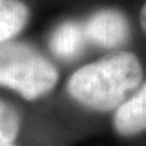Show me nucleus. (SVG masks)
<instances>
[{"label":"nucleus","instance_id":"423d86ee","mask_svg":"<svg viewBox=\"0 0 146 146\" xmlns=\"http://www.w3.org/2000/svg\"><path fill=\"white\" fill-rule=\"evenodd\" d=\"M30 11L22 0H0V42L11 41L26 27Z\"/></svg>","mask_w":146,"mask_h":146},{"label":"nucleus","instance_id":"20e7f679","mask_svg":"<svg viewBox=\"0 0 146 146\" xmlns=\"http://www.w3.org/2000/svg\"><path fill=\"white\" fill-rule=\"evenodd\" d=\"M114 129L122 137H134L146 131V81L115 110Z\"/></svg>","mask_w":146,"mask_h":146},{"label":"nucleus","instance_id":"f257e3e1","mask_svg":"<svg viewBox=\"0 0 146 146\" xmlns=\"http://www.w3.org/2000/svg\"><path fill=\"white\" fill-rule=\"evenodd\" d=\"M142 77L139 58L131 52H116L77 69L66 91L84 107L107 112L123 104L139 88Z\"/></svg>","mask_w":146,"mask_h":146},{"label":"nucleus","instance_id":"39448f33","mask_svg":"<svg viewBox=\"0 0 146 146\" xmlns=\"http://www.w3.org/2000/svg\"><path fill=\"white\" fill-rule=\"evenodd\" d=\"M85 33L83 25L68 21L58 25L50 36V50L61 60H73L83 52L85 45Z\"/></svg>","mask_w":146,"mask_h":146},{"label":"nucleus","instance_id":"7ed1b4c3","mask_svg":"<svg viewBox=\"0 0 146 146\" xmlns=\"http://www.w3.org/2000/svg\"><path fill=\"white\" fill-rule=\"evenodd\" d=\"M87 41L104 49H116L130 36V26L123 12L114 8L96 11L83 25Z\"/></svg>","mask_w":146,"mask_h":146},{"label":"nucleus","instance_id":"6e6552de","mask_svg":"<svg viewBox=\"0 0 146 146\" xmlns=\"http://www.w3.org/2000/svg\"><path fill=\"white\" fill-rule=\"evenodd\" d=\"M139 22H141L142 30L146 33V1H145V4L142 5L141 12H139Z\"/></svg>","mask_w":146,"mask_h":146},{"label":"nucleus","instance_id":"f03ea898","mask_svg":"<svg viewBox=\"0 0 146 146\" xmlns=\"http://www.w3.org/2000/svg\"><path fill=\"white\" fill-rule=\"evenodd\" d=\"M57 81V68L35 47L25 42H0V87L35 100L52 92Z\"/></svg>","mask_w":146,"mask_h":146},{"label":"nucleus","instance_id":"0eeeda50","mask_svg":"<svg viewBox=\"0 0 146 146\" xmlns=\"http://www.w3.org/2000/svg\"><path fill=\"white\" fill-rule=\"evenodd\" d=\"M21 129V115L14 106L0 99V146H15Z\"/></svg>","mask_w":146,"mask_h":146}]
</instances>
